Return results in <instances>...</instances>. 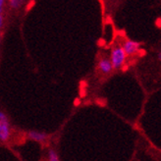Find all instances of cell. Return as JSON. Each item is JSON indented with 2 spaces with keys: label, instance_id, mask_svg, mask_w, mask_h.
Here are the masks:
<instances>
[{
  "label": "cell",
  "instance_id": "52a82bcc",
  "mask_svg": "<svg viewBox=\"0 0 161 161\" xmlns=\"http://www.w3.org/2000/svg\"><path fill=\"white\" fill-rule=\"evenodd\" d=\"M25 0H9V4L12 9H19Z\"/></svg>",
  "mask_w": 161,
  "mask_h": 161
},
{
  "label": "cell",
  "instance_id": "6da1fadb",
  "mask_svg": "<svg viewBox=\"0 0 161 161\" xmlns=\"http://www.w3.org/2000/svg\"><path fill=\"white\" fill-rule=\"evenodd\" d=\"M126 58L127 55L121 45H117L112 48L110 60L112 63V66H113V69H120L125 64Z\"/></svg>",
  "mask_w": 161,
  "mask_h": 161
},
{
  "label": "cell",
  "instance_id": "277c9868",
  "mask_svg": "<svg viewBox=\"0 0 161 161\" xmlns=\"http://www.w3.org/2000/svg\"><path fill=\"white\" fill-rule=\"evenodd\" d=\"M98 69L103 74H109L113 70V66H112L111 60L108 58H102L98 62Z\"/></svg>",
  "mask_w": 161,
  "mask_h": 161
},
{
  "label": "cell",
  "instance_id": "8992f818",
  "mask_svg": "<svg viewBox=\"0 0 161 161\" xmlns=\"http://www.w3.org/2000/svg\"><path fill=\"white\" fill-rule=\"evenodd\" d=\"M47 157H48V160L49 161H59V159H60L58 153L56 152V150H54L52 148L48 150Z\"/></svg>",
  "mask_w": 161,
  "mask_h": 161
},
{
  "label": "cell",
  "instance_id": "7a4b0ae2",
  "mask_svg": "<svg viewBox=\"0 0 161 161\" xmlns=\"http://www.w3.org/2000/svg\"><path fill=\"white\" fill-rule=\"evenodd\" d=\"M141 45L142 43L141 42H135V40H131V39H128L126 42L123 43L122 47L123 49L126 53L127 56H131V55H134L138 52L140 49H141Z\"/></svg>",
  "mask_w": 161,
  "mask_h": 161
},
{
  "label": "cell",
  "instance_id": "5b68a950",
  "mask_svg": "<svg viewBox=\"0 0 161 161\" xmlns=\"http://www.w3.org/2000/svg\"><path fill=\"white\" fill-rule=\"evenodd\" d=\"M29 139L36 142H43L47 139V134L43 132H39V131H31L28 133Z\"/></svg>",
  "mask_w": 161,
  "mask_h": 161
},
{
  "label": "cell",
  "instance_id": "30bf717a",
  "mask_svg": "<svg viewBox=\"0 0 161 161\" xmlns=\"http://www.w3.org/2000/svg\"><path fill=\"white\" fill-rule=\"evenodd\" d=\"M2 119H7V116H6V114L4 113V112L0 111V120H2Z\"/></svg>",
  "mask_w": 161,
  "mask_h": 161
},
{
  "label": "cell",
  "instance_id": "7c38bea8",
  "mask_svg": "<svg viewBox=\"0 0 161 161\" xmlns=\"http://www.w3.org/2000/svg\"><path fill=\"white\" fill-rule=\"evenodd\" d=\"M79 105V99H76L75 100V106H78Z\"/></svg>",
  "mask_w": 161,
  "mask_h": 161
},
{
  "label": "cell",
  "instance_id": "3957f363",
  "mask_svg": "<svg viewBox=\"0 0 161 161\" xmlns=\"http://www.w3.org/2000/svg\"><path fill=\"white\" fill-rule=\"evenodd\" d=\"M10 136V123L7 119L0 120V141L5 142Z\"/></svg>",
  "mask_w": 161,
  "mask_h": 161
},
{
  "label": "cell",
  "instance_id": "4fadbf2b",
  "mask_svg": "<svg viewBox=\"0 0 161 161\" xmlns=\"http://www.w3.org/2000/svg\"><path fill=\"white\" fill-rule=\"evenodd\" d=\"M0 40H1V36H0Z\"/></svg>",
  "mask_w": 161,
  "mask_h": 161
},
{
  "label": "cell",
  "instance_id": "ba28073f",
  "mask_svg": "<svg viewBox=\"0 0 161 161\" xmlns=\"http://www.w3.org/2000/svg\"><path fill=\"white\" fill-rule=\"evenodd\" d=\"M4 3H5V0H0V14H2V12H3Z\"/></svg>",
  "mask_w": 161,
  "mask_h": 161
},
{
  "label": "cell",
  "instance_id": "9c48e42d",
  "mask_svg": "<svg viewBox=\"0 0 161 161\" xmlns=\"http://www.w3.org/2000/svg\"><path fill=\"white\" fill-rule=\"evenodd\" d=\"M3 24H4V18H3V15L0 14V29L3 28Z\"/></svg>",
  "mask_w": 161,
  "mask_h": 161
},
{
  "label": "cell",
  "instance_id": "8fae6325",
  "mask_svg": "<svg viewBox=\"0 0 161 161\" xmlns=\"http://www.w3.org/2000/svg\"><path fill=\"white\" fill-rule=\"evenodd\" d=\"M157 58H158L159 61H161V51H159V52L157 53Z\"/></svg>",
  "mask_w": 161,
  "mask_h": 161
}]
</instances>
